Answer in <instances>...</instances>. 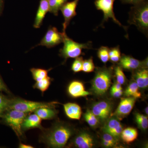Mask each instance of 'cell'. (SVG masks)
<instances>
[{"instance_id":"52a82bcc","label":"cell","mask_w":148,"mask_h":148,"mask_svg":"<svg viewBox=\"0 0 148 148\" xmlns=\"http://www.w3.org/2000/svg\"><path fill=\"white\" fill-rule=\"evenodd\" d=\"M116 0H95L94 3L96 9L102 11L104 14L103 19L101 25H103L105 21H108L109 18H112L116 24L122 27L125 31H127V27L123 26L117 19L114 12V4Z\"/></svg>"},{"instance_id":"f1b7e54d","label":"cell","mask_w":148,"mask_h":148,"mask_svg":"<svg viewBox=\"0 0 148 148\" xmlns=\"http://www.w3.org/2000/svg\"><path fill=\"white\" fill-rule=\"evenodd\" d=\"M121 58V53L119 46L111 48L109 49V59L113 63H117Z\"/></svg>"},{"instance_id":"ab89813d","label":"cell","mask_w":148,"mask_h":148,"mask_svg":"<svg viewBox=\"0 0 148 148\" xmlns=\"http://www.w3.org/2000/svg\"><path fill=\"white\" fill-rule=\"evenodd\" d=\"M3 0H0V12L1 11L3 5Z\"/></svg>"},{"instance_id":"e0dca14e","label":"cell","mask_w":148,"mask_h":148,"mask_svg":"<svg viewBox=\"0 0 148 148\" xmlns=\"http://www.w3.org/2000/svg\"><path fill=\"white\" fill-rule=\"evenodd\" d=\"M42 119L36 114L27 116L24 119L22 125L23 131L32 128H42L41 125Z\"/></svg>"},{"instance_id":"6da1fadb","label":"cell","mask_w":148,"mask_h":148,"mask_svg":"<svg viewBox=\"0 0 148 148\" xmlns=\"http://www.w3.org/2000/svg\"><path fill=\"white\" fill-rule=\"evenodd\" d=\"M73 133L70 126L57 123L43 134L41 140L51 147L62 148L66 145Z\"/></svg>"},{"instance_id":"603a6c76","label":"cell","mask_w":148,"mask_h":148,"mask_svg":"<svg viewBox=\"0 0 148 148\" xmlns=\"http://www.w3.org/2000/svg\"><path fill=\"white\" fill-rule=\"evenodd\" d=\"M68 0H49V12L55 16L58 15V11L61 6Z\"/></svg>"},{"instance_id":"d6986e66","label":"cell","mask_w":148,"mask_h":148,"mask_svg":"<svg viewBox=\"0 0 148 148\" xmlns=\"http://www.w3.org/2000/svg\"><path fill=\"white\" fill-rule=\"evenodd\" d=\"M139 88H145L148 86V71L147 69L136 70L133 75Z\"/></svg>"},{"instance_id":"4fadbf2b","label":"cell","mask_w":148,"mask_h":148,"mask_svg":"<svg viewBox=\"0 0 148 148\" xmlns=\"http://www.w3.org/2000/svg\"><path fill=\"white\" fill-rule=\"evenodd\" d=\"M122 130V126L119 119L114 116L108 121L103 128V132L110 134L116 139L119 138Z\"/></svg>"},{"instance_id":"30bf717a","label":"cell","mask_w":148,"mask_h":148,"mask_svg":"<svg viewBox=\"0 0 148 148\" xmlns=\"http://www.w3.org/2000/svg\"><path fill=\"white\" fill-rule=\"evenodd\" d=\"M119 61V66L127 71H136L139 69H147L148 67L147 58L141 61L130 56L123 54Z\"/></svg>"},{"instance_id":"7402d4cb","label":"cell","mask_w":148,"mask_h":148,"mask_svg":"<svg viewBox=\"0 0 148 148\" xmlns=\"http://www.w3.org/2000/svg\"><path fill=\"white\" fill-rule=\"evenodd\" d=\"M139 87L135 82L130 84L127 88L125 91V95L127 97H132L137 98L141 97V94L139 90Z\"/></svg>"},{"instance_id":"f35d334b","label":"cell","mask_w":148,"mask_h":148,"mask_svg":"<svg viewBox=\"0 0 148 148\" xmlns=\"http://www.w3.org/2000/svg\"><path fill=\"white\" fill-rule=\"evenodd\" d=\"M18 147L20 148H34V147L32 146L26 145L25 144H22V143H20L19 144Z\"/></svg>"},{"instance_id":"4dcf8cb0","label":"cell","mask_w":148,"mask_h":148,"mask_svg":"<svg viewBox=\"0 0 148 148\" xmlns=\"http://www.w3.org/2000/svg\"><path fill=\"white\" fill-rule=\"evenodd\" d=\"M114 71L117 82L121 85L124 84L126 81V77L123 71L122 68L119 66H116Z\"/></svg>"},{"instance_id":"60d3db41","label":"cell","mask_w":148,"mask_h":148,"mask_svg":"<svg viewBox=\"0 0 148 148\" xmlns=\"http://www.w3.org/2000/svg\"><path fill=\"white\" fill-rule=\"evenodd\" d=\"M148 107H147V108H146L145 109V112L146 114H147V115H148Z\"/></svg>"},{"instance_id":"277c9868","label":"cell","mask_w":148,"mask_h":148,"mask_svg":"<svg viewBox=\"0 0 148 148\" xmlns=\"http://www.w3.org/2000/svg\"><path fill=\"white\" fill-rule=\"evenodd\" d=\"M64 46L59 51V55L66 61L68 58H76L82 54H84L83 49H92V42H88L86 43H79L70 38L64 33Z\"/></svg>"},{"instance_id":"d590c367","label":"cell","mask_w":148,"mask_h":148,"mask_svg":"<svg viewBox=\"0 0 148 148\" xmlns=\"http://www.w3.org/2000/svg\"><path fill=\"white\" fill-rule=\"evenodd\" d=\"M145 1L146 0H121V1L124 3L130 4L133 5L138 4Z\"/></svg>"},{"instance_id":"74e56055","label":"cell","mask_w":148,"mask_h":148,"mask_svg":"<svg viewBox=\"0 0 148 148\" xmlns=\"http://www.w3.org/2000/svg\"><path fill=\"white\" fill-rule=\"evenodd\" d=\"M121 85L118 83L116 82L112 86L111 89H113V90H119L120 89H122Z\"/></svg>"},{"instance_id":"9a60e30c","label":"cell","mask_w":148,"mask_h":148,"mask_svg":"<svg viewBox=\"0 0 148 148\" xmlns=\"http://www.w3.org/2000/svg\"><path fill=\"white\" fill-rule=\"evenodd\" d=\"M68 92L70 96L74 98L86 97L90 94L85 90L83 84L78 81H73L69 84Z\"/></svg>"},{"instance_id":"ba28073f","label":"cell","mask_w":148,"mask_h":148,"mask_svg":"<svg viewBox=\"0 0 148 148\" xmlns=\"http://www.w3.org/2000/svg\"><path fill=\"white\" fill-rule=\"evenodd\" d=\"M63 40L64 34L58 32L56 27H50L49 28L40 42L36 46H43L50 48L63 42Z\"/></svg>"},{"instance_id":"1f68e13d","label":"cell","mask_w":148,"mask_h":148,"mask_svg":"<svg viewBox=\"0 0 148 148\" xmlns=\"http://www.w3.org/2000/svg\"><path fill=\"white\" fill-rule=\"evenodd\" d=\"M95 65L93 63L92 57H90L89 59H86L83 61V63L82 71L85 73H91L94 71Z\"/></svg>"},{"instance_id":"5bb4252c","label":"cell","mask_w":148,"mask_h":148,"mask_svg":"<svg viewBox=\"0 0 148 148\" xmlns=\"http://www.w3.org/2000/svg\"><path fill=\"white\" fill-rule=\"evenodd\" d=\"M74 145L79 148H91L95 145V140L93 137L87 132L79 133L73 140Z\"/></svg>"},{"instance_id":"8fae6325","label":"cell","mask_w":148,"mask_h":148,"mask_svg":"<svg viewBox=\"0 0 148 148\" xmlns=\"http://www.w3.org/2000/svg\"><path fill=\"white\" fill-rule=\"evenodd\" d=\"M79 1L74 0L72 1L67 2L60 8L64 19L62 33H66V29L70 24V21L77 15L76 9Z\"/></svg>"},{"instance_id":"cb8c5ba5","label":"cell","mask_w":148,"mask_h":148,"mask_svg":"<svg viewBox=\"0 0 148 148\" xmlns=\"http://www.w3.org/2000/svg\"><path fill=\"white\" fill-rule=\"evenodd\" d=\"M49 70L41 69L32 68L30 70L33 79L36 82L39 81L48 76V73Z\"/></svg>"},{"instance_id":"7c38bea8","label":"cell","mask_w":148,"mask_h":148,"mask_svg":"<svg viewBox=\"0 0 148 148\" xmlns=\"http://www.w3.org/2000/svg\"><path fill=\"white\" fill-rule=\"evenodd\" d=\"M136 100V98L132 97L122 98L114 113V116L119 120L127 116L133 109Z\"/></svg>"},{"instance_id":"e575fe53","label":"cell","mask_w":148,"mask_h":148,"mask_svg":"<svg viewBox=\"0 0 148 148\" xmlns=\"http://www.w3.org/2000/svg\"><path fill=\"white\" fill-rule=\"evenodd\" d=\"M123 91L122 89L119 90H113L111 89V94L114 98H118L122 95Z\"/></svg>"},{"instance_id":"d6a6232c","label":"cell","mask_w":148,"mask_h":148,"mask_svg":"<svg viewBox=\"0 0 148 148\" xmlns=\"http://www.w3.org/2000/svg\"><path fill=\"white\" fill-rule=\"evenodd\" d=\"M83 61V58L82 56H79L75 58L71 66V70L74 73H78L82 71Z\"/></svg>"},{"instance_id":"5b68a950","label":"cell","mask_w":148,"mask_h":148,"mask_svg":"<svg viewBox=\"0 0 148 148\" xmlns=\"http://www.w3.org/2000/svg\"><path fill=\"white\" fill-rule=\"evenodd\" d=\"M57 103L51 102H35L27 101L20 98H14L10 101L8 110H14L23 112H34L38 109L42 108H55V105Z\"/></svg>"},{"instance_id":"4316f807","label":"cell","mask_w":148,"mask_h":148,"mask_svg":"<svg viewBox=\"0 0 148 148\" xmlns=\"http://www.w3.org/2000/svg\"><path fill=\"white\" fill-rule=\"evenodd\" d=\"M84 118L86 122L91 127H97L99 124V120L95 116L91 111L87 110L86 112L84 114Z\"/></svg>"},{"instance_id":"ffe728a7","label":"cell","mask_w":148,"mask_h":148,"mask_svg":"<svg viewBox=\"0 0 148 148\" xmlns=\"http://www.w3.org/2000/svg\"><path fill=\"white\" fill-rule=\"evenodd\" d=\"M35 114L42 119H53L57 115V112L53 108H42L36 110L34 112Z\"/></svg>"},{"instance_id":"83f0119b","label":"cell","mask_w":148,"mask_h":148,"mask_svg":"<svg viewBox=\"0 0 148 148\" xmlns=\"http://www.w3.org/2000/svg\"><path fill=\"white\" fill-rule=\"evenodd\" d=\"M136 122L140 129L146 130L148 127V117L138 113L135 114Z\"/></svg>"},{"instance_id":"8992f818","label":"cell","mask_w":148,"mask_h":148,"mask_svg":"<svg viewBox=\"0 0 148 148\" xmlns=\"http://www.w3.org/2000/svg\"><path fill=\"white\" fill-rule=\"evenodd\" d=\"M27 114L16 110H9L4 116L6 123L11 127L18 138L23 135L22 125Z\"/></svg>"},{"instance_id":"3957f363","label":"cell","mask_w":148,"mask_h":148,"mask_svg":"<svg viewBox=\"0 0 148 148\" xmlns=\"http://www.w3.org/2000/svg\"><path fill=\"white\" fill-rule=\"evenodd\" d=\"M113 69L106 67L96 69L95 76L92 81V89L96 95H104L112 83Z\"/></svg>"},{"instance_id":"2e32d148","label":"cell","mask_w":148,"mask_h":148,"mask_svg":"<svg viewBox=\"0 0 148 148\" xmlns=\"http://www.w3.org/2000/svg\"><path fill=\"white\" fill-rule=\"evenodd\" d=\"M49 0H40L39 6L35 18L34 27L38 29L42 24L44 18L48 12H49Z\"/></svg>"},{"instance_id":"9c48e42d","label":"cell","mask_w":148,"mask_h":148,"mask_svg":"<svg viewBox=\"0 0 148 148\" xmlns=\"http://www.w3.org/2000/svg\"><path fill=\"white\" fill-rule=\"evenodd\" d=\"M112 110V103L108 101H103L95 103L92 106L91 112L97 117L99 121L106 122L110 116Z\"/></svg>"},{"instance_id":"484cf974","label":"cell","mask_w":148,"mask_h":148,"mask_svg":"<svg viewBox=\"0 0 148 148\" xmlns=\"http://www.w3.org/2000/svg\"><path fill=\"white\" fill-rule=\"evenodd\" d=\"M51 81V78L50 77H47L39 81L36 82L34 85V88L38 89L43 93L49 87Z\"/></svg>"},{"instance_id":"836d02e7","label":"cell","mask_w":148,"mask_h":148,"mask_svg":"<svg viewBox=\"0 0 148 148\" xmlns=\"http://www.w3.org/2000/svg\"><path fill=\"white\" fill-rule=\"evenodd\" d=\"M10 101V100L0 95V116L5 111L8 110Z\"/></svg>"},{"instance_id":"44dd1931","label":"cell","mask_w":148,"mask_h":148,"mask_svg":"<svg viewBox=\"0 0 148 148\" xmlns=\"http://www.w3.org/2000/svg\"><path fill=\"white\" fill-rule=\"evenodd\" d=\"M121 136L124 142L130 144L134 142L138 138V130L133 127H127L123 130Z\"/></svg>"},{"instance_id":"f546056e","label":"cell","mask_w":148,"mask_h":148,"mask_svg":"<svg viewBox=\"0 0 148 148\" xmlns=\"http://www.w3.org/2000/svg\"><path fill=\"white\" fill-rule=\"evenodd\" d=\"M109 49L108 47L102 46L98 49L97 52L98 58L105 64L109 60Z\"/></svg>"},{"instance_id":"d4e9b609","label":"cell","mask_w":148,"mask_h":148,"mask_svg":"<svg viewBox=\"0 0 148 148\" xmlns=\"http://www.w3.org/2000/svg\"><path fill=\"white\" fill-rule=\"evenodd\" d=\"M102 144L104 147L107 148L114 147L117 144V139L112 135L104 132L102 136Z\"/></svg>"},{"instance_id":"7a4b0ae2","label":"cell","mask_w":148,"mask_h":148,"mask_svg":"<svg viewBox=\"0 0 148 148\" xmlns=\"http://www.w3.org/2000/svg\"><path fill=\"white\" fill-rule=\"evenodd\" d=\"M127 22L134 25L138 30L147 36L148 32V0L133 5L129 12Z\"/></svg>"},{"instance_id":"8d00e7d4","label":"cell","mask_w":148,"mask_h":148,"mask_svg":"<svg viewBox=\"0 0 148 148\" xmlns=\"http://www.w3.org/2000/svg\"><path fill=\"white\" fill-rule=\"evenodd\" d=\"M0 91H8L5 85L0 77Z\"/></svg>"},{"instance_id":"ac0fdd59","label":"cell","mask_w":148,"mask_h":148,"mask_svg":"<svg viewBox=\"0 0 148 148\" xmlns=\"http://www.w3.org/2000/svg\"><path fill=\"white\" fill-rule=\"evenodd\" d=\"M64 110L67 116L72 119L79 120L82 111L81 107L75 103H67L64 105Z\"/></svg>"}]
</instances>
